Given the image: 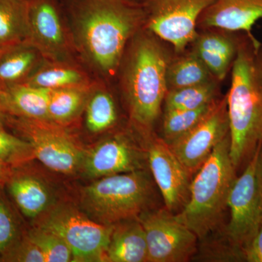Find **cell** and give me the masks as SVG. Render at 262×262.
Wrapping results in <instances>:
<instances>
[{
	"label": "cell",
	"instance_id": "cell-1",
	"mask_svg": "<svg viewBox=\"0 0 262 262\" xmlns=\"http://www.w3.org/2000/svg\"><path fill=\"white\" fill-rule=\"evenodd\" d=\"M77 56L103 79L120 70L127 45L145 25L137 0H62Z\"/></svg>",
	"mask_w": 262,
	"mask_h": 262
},
{
	"label": "cell",
	"instance_id": "cell-2",
	"mask_svg": "<svg viewBox=\"0 0 262 262\" xmlns=\"http://www.w3.org/2000/svg\"><path fill=\"white\" fill-rule=\"evenodd\" d=\"M144 29L132 38L125 51L121 83L130 121L146 138L152 134L168 91L170 60L159 38Z\"/></svg>",
	"mask_w": 262,
	"mask_h": 262
},
{
	"label": "cell",
	"instance_id": "cell-3",
	"mask_svg": "<svg viewBox=\"0 0 262 262\" xmlns=\"http://www.w3.org/2000/svg\"><path fill=\"white\" fill-rule=\"evenodd\" d=\"M227 96L230 157L236 170L262 144V45L241 39Z\"/></svg>",
	"mask_w": 262,
	"mask_h": 262
},
{
	"label": "cell",
	"instance_id": "cell-4",
	"mask_svg": "<svg viewBox=\"0 0 262 262\" xmlns=\"http://www.w3.org/2000/svg\"><path fill=\"white\" fill-rule=\"evenodd\" d=\"M236 179L228 135L196 172L191 182L189 199L180 213L176 214L198 239H204L218 228Z\"/></svg>",
	"mask_w": 262,
	"mask_h": 262
},
{
	"label": "cell",
	"instance_id": "cell-5",
	"mask_svg": "<svg viewBox=\"0 0 262 262\" xmlns=\"http://www.w3.org/2000/svg\"><path fill=\"white\" fill-rule=\"evenodd\" d=\"M153 184L145 169L102 177L82 189L81 208L90 218L104 225L136 220L152 209Z\"/></svg>",
	"mask_w": 262,
	"mask_h": 262
},
{
	"label": "cell",
	"instance_id": "cell-6",
	"mask_svg": "<svg viewBox=\"0 0 262 262\" xmlns=\"http://www.w3.org/2000/svg\"><path fill=\"white\" fill-rule=\"evenodd\" d=\"M34 226L54 232L68 245L76 262L104 261L113 225L98 223L70 203L53 204Z\"/></svg>",
	"mask_w": 262,
	"mask_h": 262
},
{
	"label": "cell",
	"instance_id": "cell-7",
	"mask_svg": "<svg viewBox=\"0 0 262 262\" xmlns=\"http://www.w3.org/2000/svg\"><path fill=\"white\" fill-rule=\"evenodd\" d=\"M7 127L28 141L36 159L51 170L72 175L82 169L86 151L65 127L50 121L9 115Z\"/></svg>",
	"mask_w": 262,
	"mask_h": 262
},
{
	"label": "cell",
	"instance_id": "cell-8",
	"mask_svg": "<svg viewBox=\"0 0 262 262\" xmlns=\"http://www.w3.org/2000/svg\"><path fill=\"white\" fill-rule=\"evenodd\" d=\"M214 0H141L146 13L144 29L182 53L198 37L202 13Z\"/></svg>",
	"mask_w": 262,
	"mask_h": 262
},
{
	"label": "cell",
	"instance_id": "cell-9",
	"mask_svg": "<svg viewBox=\"0 0 262 262\" xmlns=\"http://www.w3.org/2000/svg\"><path fill=\"white\" fill-rule=\"evenodd\" d=\"M147 244L148 262H185L198 251V237L166 208L139 215Z\"/></svg>",
	"mask_w": 262,
	"mask_h": 262
},
{
	"label": "cell",
	"instance_id": "cell-10",
	"mask_svg": "<svg viewBox=\"0 0 262 262\" xmlns=\"http://www.w3.org/2000/svg\"><path fill=\"white\" fill-rule=\"evenodd\" d=\"M27 42L46 60L75 61L77 55L62 0H30Z\"/></svg>",
	"mask_w": 262,
	"mask_h": 262
},
{
	"label": "cell",
	"instance_id": "cell-11",
	"mask_svg": "<svg viewBox=\"0 0 262 262\" xmlns=\"http://www.w3.org/2000/svg\"><path fill=\"white\" fill-rule=\"evenodd\" d=\"M260 146L241 177L236 179L227 202L230 220L225 234L242 251L252 239L262 222V194L257 176Z\"/></svg>",
	"mask_w": 262,
	"mask_h": 262
},
{
	"label": "cell",
	"instance_id": "cell-12",
	"mask_svg": "<svg viewBox=\"0 0 262 262\" xmlns=\"http://www.w3.org/2000/svg\"><path fill=\"white\" fill-rule=\"evenodd\" d=\"M229 135L227 96L192 130L170 143V149L192 176L209 158L215 146Z\"/></svg>",
	"mask_w": 262,
	"mask_h": 262
},
{
	"label": "cell",
	"instance_id": "cell-13",
	"mask_svg": "<svg viewBox=\"0 0 262 262\" xmlns=\"http://www.w3.org/2000/svg\"><path fill=\"white\" fill-rule=\"evenodd\" d=\"M145 139L148 165L165 208L171 212L182 209L189 199L192 175L163 139L151 134Z\"/></svg>",
	"mask_w": 262,
	"mask_h": 262
},
{
	"label": "cell",
	"instance_id": "cell-14",
	"mask_svg": "<svg viewBox=\"0 0 262 262\" xmlns=\"http://www.w3.org/2000/svg\"><path fill=\"white\" fill-rule=\"evenodd\" d=\"M144 151L123 134L105 139L86 151L82 170L87 177L100 179L136 170H144Z\"/></svg>",
	"mask_w": 262,
	"mask_h": 262
},
{
	"label": "cell",
	"instance_id": "cell-15",
	"mask_svg": "<svg viewBox=\"0 0 262 262\" xmlns=\"http://www.w3.org/2000/svg\"><path fill=\"white\" fill-rule=\"evenodd\" d=\"M262 19V0H214L202 13L198 25L203 28L243 32L255 44L253 27Z\"/></svg>",
	"mask_w": 262,
	"mask_h": 262
},
{
	"label": "cell",
	"instance_id": "cell-16",
	"mask_svg": "<svg viewBox=\"0 0 262 262\" xmlns=\"http://www.w3.org/2000/svg\"><path fill=\"white\" fill-rule=\"evenodd\" d=\"M25 165L10 170L3 185L18 211L35 221L54 204L53 194L47 183L24 168Z\"/></svg>",
	"mask_w": 262,
	"mask_h": 262
},
{
	"label": "cell",
	"instance_id": "cell-17",
	"mask_svg": "<svg viewBox=\"0 0 262 262\" xmlns=\"http://www.w3.org/2000/svg\"><path fill=\"white\" fill-rule=\"evenodd\" d=\"M50 90L25 83L0 84V112L9 116L49 121Z\"/></svg>",
	"mask_w": 262,
	"mask_h": 262
},
{
	"label": "cell",
	"instance_id": "cell-18",
	"mask_svg": "<svg viewBox=\"0 0 262 262\" xmlns=\"http://www.w3.org/2000/svg\"><path fill=\"white\" fill-rule=\"evenodd\" d=\"M104 261L148 262L145 232L138 219L113 225Z\"/></svg>",
	"mask_w": 262,
	"mask_h": 262
},
{
	"label": "cell",
	"instance_id": "cell-19",
	"mask_svg": "<svg viewBox=\"0 0 262 262\" xmlns=\"http://www.w3.org/2000/svg\"><path fill=\"white\" fill-rule=\"evenodd\" d=\"M86 71L76 61L44 59L24 83L48 90L87 86L94 83Z\"/></svg>",
	"mask_w": 262,
	"mask_h": 262
},
{
	"label": "cell",
	"instance_id": "cell-20",
	"mask_svg": "<svg viewBox=\"0 0 262 262\" xmlns=\"http://www.w3.org/2000/svg\"><path fill=\"white\" fill-rule=\"evenodd\" d=\"M44 59L29 42L0 48V84L24 83Z\"/></svg>",
	"mask_w": 262,
	"mask_h": 262
},
{
	"label": "cell",
	"instance_id": "cell-21",
	"mask_svg": "<svg viewBox=\"0 0 262 262\" xmlns=\"http://www.w3.org/2000/svg\"><path fill=\"white\" fill-rule=\"evenodd\" d=\"M96 83L87 86L50 90L49 121L66 127L75 121L85 107L90 93Z\"/></svg>",
	"mask_w": 262,
	"mask_h": 262
},
{
	"label": "cell",
	"instance_id": "cell-22",
	"mask_svg": "<svg viewBox=\"0 0 262 262\" xmlns=\"http://www.w3.org/2000/svg\"><path fill=\"white\" fill-rule=\"evenodd\" d=\"M30 0H0V44L27 42Z\"/></svg>",
	"mask_w": 262,
	"mask_h": 262
},
{
	"label": "cell",
	"instance_id": "cell-23",
	"mask_svg": "<svg viewBox=\"0 0 262 262\" xmlns=\"http://www.w3.org/2000/svg\"><path fill=\"white\" fill-rule=\"evenodd\" d=\"M215 80L195 51L188 53L169 63L167 69L168 90L182 89Z\"/></svg>",
	"mask_w": 262,
	"mask_h": 262
},
{
	"label": "cell",
	"instance_id": "cell-24",
	"mask_svg": "<svg viewBox=\"0 0 262 262\" xmlns=\"http://www.w3.org/2000/svg\"><path fill=\"white\" fill-rule=\"evenodd\" d=\"M95 83L85 105L86 127L92 134L112 128L117 121L116 105L112 95Z\"/></svg>",
	"mask_w": 262,
	"mask_h": 262
},
{
	"label": "cell",
	"instance_id": "cell-25",
	"mask_svg": "<svg viewBox=\"0 0 262 262\" xmlns=\"http://www.w3.org/2000/svg\"><path fill=\"white\" fill-rule=\"evenodd\" d=\"M215 80L182 89L168 90L164 100V110H195L213 102L218 99V87Z\"/></svg>",
	"mask_w": 262,
	"mask_h": 262
},
{
	"label": "cell",
	"instance_id": "cell-26",
	"mask_svg": "<svg viewBox=\"0 0 262 262\" xmlns=\"http://www.w3.org/2000/svg\"><path fill=\"white\" fill-rule=\"evenodd\" d=\"M218 99L195 110L164 111L163 139L168 144L184 136L208 115Z\"/></svg>",
	"mask_w": 262,
	"mask_h": 262
},
{
	"label": "cell",
	"instance_id": "cell-27",
	"mask_svg": "<svg viewBox=\"0 0 262 262\" xmlns=\"http://www.w3.org/2000/svg\"><path fill=\"white\" fill-rule=\"evenodd\" d=\"M34 158L32 146L28 141L0 127V168L8 171L27 165Z\"/></svg>",
	"mask_w": 262,
	"mask_h": 262
},
{
	"label": "cell",
	"instance_id": "cell-28",
	"mask_svg": "<svg viewBox=\"0 0 262 262\" xmlns=\"http://www.w3.org/2000/svg\"><path fill=\"white\" fill-rule=\"evenodd\" d=\"M3 187L0 185V261L26 232Z\"/></svg>",
	"mask_w": 262,
	"mask_h": 262
},
{
	"label": "cell",
	"instance_id": "cell-29",
	"mask_svg": "<svg viewBox=\"0 0 262 262\" xmlns=\"http://www.w3.org/2000/svg\"><path fill=\"white\" fill-rule=\"evenodd\" d=\"M27 234L44 255L46 262L73 261L70 248L58 234L37 226L27 231Z\"/></svg>",
	"mask_w": 262,
	"mask_h": 262
},
{
	"label": "cell",
	"instance_id": "cell-30",
	"mask_svg": "<svg viewBox=\"0 0 262 262\" xmlns=\"http://www.w3.org/2000/svg\"><path fill=\"white\" fill-rule=\"evenodd\" d=\"M241 39H234L225 34L215 32H206L199 35L194 40V48H200L224 57L233 63L237 56Z\"/></svg>",
	"mask_w": 262,
	"mask_h": 262
},
{
	"label": "cell",
	"instance_id": "cell-31",
	"mask_svg": "<svg viewBox=\"0 0 262 262\" xmlns=\"http://www.w3.org/2000/svg\"><path fill=\"white\" fill-rule=\"evenodd\" d=\"M3 262H46L39 248L29 238L27 232L3 257Z\"/></svg>",
	"mask_w": 262,
	"mask_h": 262
},
{
	"label": "cell",
	"instance_id": "cell-32",
	"mask_svg": "<svg viewBox=\"0 0 262 262\" xmlns=\"http://www.w3.org/2000/svg\"><path fill=\"white\" fill-rule=\"evenodd\" d=\"M194 50L215 80L222 81L225 78L233 63L211 51L200 48Z\"/></svg>",
	"mask_w": 262,
	"mask_h": 262
},
{
	"label": "cell",
	"instance_id": "cell-33",
	"mask_svg": "<svg viewBox=\"0 0 262 262\" xmlns=\"http://www.w3.org/2000/svg\"><path fill=\"white\" fill-rule=\"evenodd\" d=\"M244 259L249 262H262V222L257 232L243 250Z\"/></svg>",
	"mask_w": 262,
	"mask_h": 262
},
{
	"label": "cell",
	"instance_id": "cell-34",
	"mask_svg": "<svg viewBox=\"0 0 262 262\" xmlns=\"http://www.w3.org/2000/svg\"><path fill=\"white\" fill-rule=\"evenodd\" d=\"M257 176L260 190L262 194V144L258 151L257 159Z\"/></svg>",
	"mask_w": 262,
	"mask_h": 262
},
{
	"label": "cell",
	"instance_id": "cell-35",
	"mask_svg": "<svg viewBox=\"0 0 262 262\" xmlns=\"http://www.w3.org/2000/svg\"><path fill=\"white\" fill-rule=\"evenodd\" d=\"M7 117L8 115L0 112V127H7Z\"/></svg>",
	"mask_w": 262,
	"mask_h": 262
},
{
	"label": "cell",
	"instance_id": "cell-36",
	"mask_svg": "<svg viewBox=\"0 0 262 262\" xmlns=\"http://www.w3.org/2000/svg\"><path fill=\"white\" fill-rule=\"evenodd\" d=\"M9 171V170H8ZM8 170H3V169L0 168V185H3V183L5 178H6L7 173H8Z\"/></svg>",
	"mask_w": 262,
	"mask_h": 262
},
{
	"label": "cell",
	"instance_id": "cell-37",
	"mask_svg": "<svg viewBox=\"0 0 262 262\" xmlns=\"http://www.w3.org/2000/svg\"><path fill=\"white\" fill-rule=\"evenodd\" d=\"M3 46H1V44H0V48H3Z\"/></svg>",
	"mask_w": 262,
	"mask_h": 262
},
{
	"label": "cell",
	"instance_id": "cell-38",
	"mask_svg": "<svg viewBox=\"0 0 262 262\" xmlns=\"http://www.w3.org/2000/svg\"><path fill=\"white\" fill-rule=\"evenodd\" d=\"M137 1H141V0H137Z\"/></svg>",
	"mask_w": 262,
	"mask_h": 262
}]
</instances>
